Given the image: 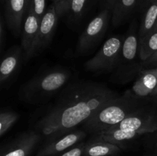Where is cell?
Here are the masks:
<instances>
[{"instance_id":"6da1fadb","label":"cell","mask_w":157,"mask_h":156,"mask_svg":"<svg viewBox=\"0 0 157 156\" xmlns=\"http://www.w3.org/2000/svg\"><path fill=\"white\" fill-rule=\"evenodd\" d=\"M118 96L101 83L85 80L72 83L38 119L35 128L46 137L75 129L90 119L106 102Z\"/></svg>"},{"instance_id":"7a4b0ae2","label":"cell","mask_w":157,"mask_h":156,"mask_svg":"<svg viewBox=\"0 0 157 156\" xmlns=\"http://www.w3.org/2000/svg\"><path fill=\"white\" fill-rule=\"evenodd\" d=\"M148 99H137L124 93L101 106L93 116L82 124L84 131L94 136L113 128L131 113L147 105Z\"/></svg>"},{"instance_id":"3957f363","label":"cell","mask_w":157,"mask_h":156,"mask_svg":"<svg viewBox=\"0 0 157 156\" xmlns=\"http://www.w3.org/2000/svg\"><path fill=\"white\" fill-rule=\"evenodd\" d=\"M71 75L68 69L61 67L39 72L20 87L18 97L29 104L42 103L67 84Z\"/></svg>"},{"instance_id":"277c9868","label":"cell","mask_w":157,"mask_h":156,"mask_svg":"<svg viewBox=\"0 0 157 156\" xmlns=\"http://www.w3.org/2000/svg\"><path fill=\"white\" fill-rule=\"evenodd\" d=\"M139 24L133 18L128 31L124 35L121 57L110 80L113 83L125 85L137 78L143 69V61L139 54Z\"/></svg>"},{"instance_id":"5b68a950","label":"cell","mask_w":157,"mask_h":156,"mask_svg":"<svg viewBox=\"0 0 157 156\" xmlns=\"http://www.w3.org/2000/svg\"><path fill=\"white\" fill-rule=\"evenodd\" d=\"M124 35H114L104 42L98 53L84 64V67L92 73L113 71L121 57Z\"/></svg>"},{"instance_id":"8992f818","label":"cell","mask_w":157,"mask_h":156,"mask_svg":"<svg viewBox=\"0 0 157 156\" xmlns=\"http://www.w3.org/2000/svg\"><path fill=\"white\" fill-rule=\"evenodd\" d=\"M110 18H111V11L103 9L88 23L78 39L76 49L78 56L87 54L104 38Z\"/></svg>"},{"instance_id":"52a82bcc","label":"cell","mask_w":157,"mask_h":156,"mask_svg":"<svg viewBox=\"0 0 157 156\" xmlns=\"http://www.w3.org/2000/svg\"><path fill=\"white\" fill-rule=\"evenodd\" d=\"M113 128L138 132L142 136L154 132L157 130V110L147 104L133 112Z\"/></svg>"},{"instance_id":"ba28073f","label":"cell","mask_w":157,"mask_h":156,"mask_svg":"<svg viewBox=\"0 0 157 156\" xmlns=\"http://www.w3.org/2000/svg\"><path fill=\"white\" fill-rule=\"evenodd\" d=\"M58 18L59 17L57 14L55 6L52 3L48 8L45 14L41 20L36 39L29 54L25 58L26 61L38 56L49 47L56 32Z\"/></svg>"},{"instance_id":"9c48e42d","label":"cell","mask_w":157,"mask_h":156,"mask_svg":"<svg viewBox=\"0 0 157 156\" xmlns=\"http://www.w3.org/2000/svg\"><path fill=\"white\" fill-rule=\"evenodd\" d=\"M86 136L85 131L78 128L48 136L37 156H52L59 154L83 142Z\"/></svg>"},{"instance_id":"30bf717a","label":"cell","mask_w":157,"mask_h":156,"mask_svg":"<svg viewBox=\"0 0 157 156\" xmlns=\"http://www.w3.org/2000/svg\"><path fill=\"white\" fill-rule=\"evenodd\" d=\"M23 57L25 58V54L21 46L14 45L6 50L0 65V84L2 87H6L18 73Z\"/></svg>"},{"instance_id":"8fae6325","label":"cell","mask_w":157,"mask_h":156,"mask_svg":"<svg viewBox=\"0 0 157 156\" xmlns=\"http://www.w3.org/2000/svg\"><path fill=\"white\" fill-rule=\"evenodd\" d=\"M41 138V133L35 130L22 132L6 147L2 156H29Z\"/></svg>"},{"instance_id":"7c38bea8","label":"cell","mask_w":157,"mask_h":156,"mask_svg":"<svg viewBox=\"0 0 157 156\" xmlns=\"http://www.w3.org/2000/svg\"><path fill=\"white\" fill-rule=\"evenodd\" d=\"M5 20L6 26L15 37L21 34V25L27 12L26 0H6Z\"/></svg>"},{"instance_id":"4fadbf2b","label":"cell","mask_w":157,"mask_h":156,"mask_svg":"<svg viewBox=\"0 0 157 156\" xmlns=\"http://www.w3.org/2000/svg\"><path fill=\"white\" fill-rule=\"evenodd\" d=\"M157 87V68L143 70L126 94L137 99H150Z\"/></svg>"},{"instance_id":"5bb4252c","label":"cell","mask_w":157,"mask_h":156,"mask_svg":"<svg viewBox=\"0 0 157 156\" xmlns=\"http://www.w3.org/2000/svg\"><path fill=\"white\" fill-rule=\"evenodd\" d=\"M40 22L41 21L32 12L28 11L25 18L24 24H23L21 34V46L24 51V58L28 56L35 39H36L38 29H39Z\"/></svg>"},{"instance_id":"9a60e30c","label":"cell","mask_w":157,"mask_h":156,"mask_svg":"<svg viewBox=\"0 0 157 156\" xmlns=\"http://www.w3.org/2000/svg\"><path fill=\"white\" fill-rule=\"evenodd\" d=\"M140 0H116L111 12V23L114 28L124 24L139 11Z\"/></svg>"},{"instance_id":"2e32d148","label":"cell","mask_w":157,"mask_h":156,"mask_svg":"<svg viewBox=\"0 0 157 156\" xmlns=\"http://www.w3.org/2000/svg\"><path fill=\"white\" fill-rule=\"evenodd\" d=\"M121 147L94 137L86 142L82 156H114L119 154Z\"/></svg>"},{"instance_id":"e0dca14e","label":"cell","mask_w":157,"mask_h":156,"mask_svg":"<svg viewBox=\"0 0 157 156\" xmlns=\"http://www.w3.org/2000/svg\"><path fill=\"white\" fill-rule=\"evenodd\" d=\"M141 12L143 15L139 24V38H144L154 29L157 21V2L147 4Z\"/></svg>"},{"instance_id":"ac0fdd59","label":"cell","mask_w":157,"mask_h":156,"mask_svg":"<svg viewBox=\"0 0 157 156\" xmlns=\"http://www.w3.org/2000/svg\"><path fill=\"white\" fill-rule=\"evenodd\" d=\"M138 48L143 61L151 57L157 50V32L153 31L144 38H139Z\"/></svg>"},{"instance_id":"d6986e66","label":"cell","mask_w":157,"mask_h":156,"mask_svg":"<svg viewBox=\"0 0 157 156\" xmlns=\"http://www.w3.org/2000/svg\"><path fill=\"white\" fill-rule=\"evenodd\" d=\"M19 115L12 110H2L0 113V136H3L13 126Z\"/></svg>"},{"instance_id":"ffe728a7","label":"cell","mask_w":157,"mask_h":156,"mask_svg":"<svg viewBox=\"0 0 157 156\" xmlns=\"http://www.w3.org/2000/svg\"><path fill=\"white\" fill-rule=\"evenodd\" d=\"M92 0H71L68 13L74 18H79L85 13L89 3Z\"/></svg>"},{"instance_id":"44dd1931","label":"cell","mask_w":157,"mask_h":156,"mask_svg":"<svg viewBox=\"0 0 157 156\" xmlns=\"http://www.w3.org/2000/svg\"><path fill=\"white\" fill-rule=\"evenodd\" d=\"M32 12L38 19L41 21L45 14L46 11V0H31L28 7L27 12ZM27 13V12H26Z\"/></svg>"},{"instance_id":"7402d4cb","label":"cell","mask_w":157,"mask_h":156,"mask_svg":"<svg viewBox=\"0 0 157 156\" xmlns=\"http://www.w3.org/2000/svg\"><path fill=\"white\" fill-rule=\"evenodd\" d=\"M86 142H81L69 149L52 156H82Z\"/></svg>"},{"instance_id":"603a6c76","label":"cell","mask_w":157,"mask_h":156,"mask_svg":"<svg viewBox=\"0 0 157 156\" xmlns=\"http://www.w3.org/2000/svg\"><path fill=\"white\" fill-rule=\"evenodd\" d=\"M71 2V0H55V2H53L57 14L59 18L68 13Z\"/></svg>"},{"instance_id":"cb8c5ba5","label":"cell","mask_w":157,"mask_h":156,"mask_svg":"<svg viewBox=\"0 0 157 156\" xmlns=\"http://www.w3.org/2000/svg\"><path fill=\"white\" fill-rule=\"evenodd\" d=\"M157 68V50L152 55L151 57L143 61V69L148 70V69Z\"/></svg>"},{"instance_id":"d4e9b609","label":"cell","mask_w":157,"mask_h":156,"mask_svg":"<svg viewBox=\"0 0 157 156\" xmlns=\"http://www.w3.org/2000/svg\"><path fill=\"white\" fill-rule=\"evenodd\" d=\"M5 26H6L5 16L3 15H2L1 18H0V50H1V52H2L3 49H4L5 39H6Z\"/></svg>"},{"instance_id":"484cf974","label":"cell","mask_w":157,"mask_h":156,"mask_svg":"<svg viewBox=\"0 0 157 156\" xmlns=\"http://www.w3.org/2000/svg\"><path fill=\"white\" fill-rule=\"evenodd\" d=\"M99 2L100 5H101V10H103V9H108V10L111 11L112 12L116 0H99Z\"/></svg>"},{"instance_id":"4316f807","label":"cell","mask_w":157,"mask_h":156,"mask_svg":"<svg viewBox=\"0 0 157 156\" xmlns=\"http://www.w3.org/2000/svg\"><path fill=\"white\" fill-rule=\"evenodd\" d=\"M150 135V145L157 151V130L154 132L148 133Z\"/></svg>"},{"instance_id":"83f0119b","label":"cell","mask_w":157,"mask_h":156,"mask_svg":"<svg viewBox=\"0 0 157 156\" xmlns=\"http://www.w3.org/2000/svg\"><path fill=\"white\" fill-rule=\"evenodd\" d=\"M157 2V0H140L139 11L141 12L147 4H149L150 2Z\"/></svg>"},{"instance_id":"f1b7e54d","label":"cell","mask_w":157,"mask_h":156,"mask_svg":"<svg viewBox=\"0 0 157 156\" xmlns=\"http://www.w3.org/2000/svg\"><path fill=\"white\" fill-rule=\"evenodd\" d=\"M157 99V87L154 90H153V92L152 93L149 100H150V99Z\"/></svg>"},{"instance_id":"f546056e","label":"cell","mask_w":157,"mask_h":156,"mask_svg":"<svg viewBox=\"0 0 157 156\" xmlns=\"http://www.w3.org/2000/svg\"><path fill=\"white\" fill-rule=\"evenodd\" d=\"M153 31H155V32H157V21H156V25H155V27H154V29H153Z\"/></svg>"},{"instance_id":"4dcf8cb0","label":"cell","mask_w":157,"mask_h":156,"mask_svg":"<svg viewBox=\"0 0 157 156\" xmlns=\"http://www.w3.org/2000/svg\"><path fill=\"white\" fill-rule=\"evenodd\" d=\"M31 0H26V2H27V9H28V7H29V3H30Z\"/></svg>"},{"instance_id":"1f68e13d","label":"cell","mask_w":157,"mask_h":156,"mask_svg":"<svg viewBox=\"0 0 157 156\" xmlns=\"http://www.w3.org/2000/svg\"><path fill=\"white\" fill-rule=\"evenodd\" d=\"M2 2L3 3H5V2H6V0H2Z\"/></svg>"},{"instance_id":"d6a6232c","label":"cell","mask_w":157,"mask_h":156,"mask_svg":"<svg viewBox=\"0 0 157 156\" xmlns=\"http://www.w3.org/2000/svg\"><path fill=\"white\" fill-rule=\"evenodd\" d=\"M52 2H55V0H52Z\"/></svg>"},{"instance_id":"836d02e7","label":"cell","mask_w":157,"mask_h":156,"mask_svg":"<svg viewBox=\"0 0 157 156\" xmlns=\"http://www.w3.org/2000/svg\"></svg>"}]
</instances>
